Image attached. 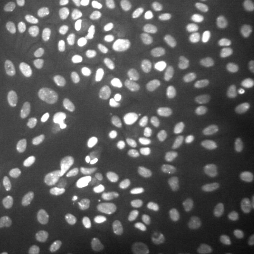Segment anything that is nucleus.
Listing matches in <instances>:
<instances>
[{
    "instance_id": "obj_15",
    "label": "nucleus",
    "mask_w": 254,
    "mask_h": 254,
    "mask_svg": "<svg viewBox=\"0 0 254 254\" xmlns=\"http://www.w3.org/2000/svg\"><path fill=\"white\" fill-rule=\"evenodd\" d=\"M190 64V52L187 49H183L176 59L175 68L173 69V72L170 74L173 76L174 79L186 78L189 74Z\"/></svg>"
},
{
    "instance_id": "obj_14",
    "label": "nucleus",
    "mask_w": 254,
    "mask_h": 254,
    "mask_svg": "<svg viewBox=\"0 0 254 254\" xmlns=\"http://www.w3.org/2000/svg\"><path fill=\"white\" fill-rule=\"evenodd\" d=\"M79 59L73 51H64L59 55L57 59V65L59 69L65 74H72L78 67Z\"/></svg>"
},
{
    "instance_id": "obj_5",
    "label": "nucleus",
    "mask_w": 254,
    "mask_h": 254,
    "mask_svg": "<svg viewBox=\"0 0 254 254\" xmlns=\"http://www.w3.org/2000/svg\"><path fill=\"white\" fill-rule=\"evenodd\" d=\"M14 198L15 203L22 213L30 214L33 211L35 206L36 194L29 182L22 181L19 183L15 188Z\"/></svg>"
},
{
    "instance_id": "obj_10",
    "label": "nucleus",
    "mask_w": 254,
    "mask_h": 254,
    "mask_svg": "<svg viewBox=\"0 0 254 254\" xmlns=\"http://www.w3.org/2000/svg\"><path fill=\"white\" fill-rule=\"evenodd\" d=\"M107 159L111 168L119 173H128L132 169V161L126 153L114 150L109 152Z\"/></svg>"
},
{
    "instance_id": "obj_35",
    "label": "nucleus",
    "mask_w": 254,
    "mask_h": 254,
    "mask_svg": "<svg viewBox=\"0 0 254 254\" xmlns=\"http://www.w3.org/2000/svg\"><path fill=\"white\" fill-rule=\"evenodd\" d=\"M213 13L220 19H226L231 15V9L228 0H211Z\"/></svg>"
},
{
    "instance_id": "obj_21",
    "label": "nucleus",
    "mask_w": 254,
    "mask_h": 254,
    "mask_svg": "<svg viewBox=\"0 0 254 254\" xmlns=\"http://www.w3.org/2000/svg\"><path fill=\"white\" fill-rule=\"evenodd\" d=\"M207 125L214 135L218 138L225 140L230 136V129L227 124L217 115H211L207 119Z\"/></svg>"
},
{
    "instance_id": "obj_11",
    "label": "nucleus",
    "mask_w": 254,
    "mask_h": 254,
    "mask_svg": "<svg viewBox=\"0 0 254 254\" xmlns=\"http://www.w3.org/2000/svg\"><path fill=\"white\" fill-rule=\"evenodd\" d=\"M103 69V61L96 55L90 56L84 64V77L90 84H94L100 78L101 71Z\"/></svg>"
},
{
    "instance_id": "obj_50",
    "label": "nucleus",
    "mask_w": 254,
    "mask_h": 254,
    "mask_svg": "<svg viewBox=\"0 0 254 254\" xmlns=\"http://www.w3.org/2000/svg\"><path fill=\"white\" fill-rule=\"evenodd\" d=\"M149 9L154 13H159L161 11V0H144Z\"/></svg>"
},
{
    "instance_id": "obj_22",
    "label": "nucleus",
    "mask_w": 254,
    "mask_h": 254,
    "mask_svg": "<svg viewBox=\"0 0 254 254\" xmlns=\"http://www.w3.org/2000/svg\"><path fill=\"white\" fill-rule=\"evenodd\" d=\"M203 33V27L197 21H190L184 25L179 31V37L185 41L196 40Z\"/></svg>"
},
{
    "instance_id": "obj_49",
    "label": "nucleus",
    "mask_w": 254,
    "mask_h": 254,
    "mask_svg": "<svg viewBox=\"0 0 254 254\" xmlns=\"http://www.w3.org/2000/svg\"><path fill=\"white\" fill-rule=\"evenodd\" d=\"M228 198L234 203L238 202V201L242 200V198H243V191L239 188H233L231 190L229 191V197Z\"/></svg>"
},
{
    "instance_id": "obj_1",
    "label": "nucleus",
    "mask_w": 254,
    "mask_h": 254,
    "mask_svg": "<svg viewBox=\"0 0 254 254\" xmlns=\"http://www.w3.org/2000/svg\"><path fill=\"white\" fill-rule=\"evenodd\" d=\"M76 192L82 200L98 208H107L114 203L117 191L110 182L96 175H85L76 184Z\"/></svg>"
},
{
    "instance_id": "obj_3",
    "label": "nucleus",
    "mask_w": 254,
    "mask_h": 254,
    "mask_svg": "<svg viewBox=\"0 0 254 254\" xmlns=\"http://www.w3.org/2000/svg\"><path fill=\"white\" fill-rule=\"evenodd\" d=\"M9 135L12 147L20 153H27L31 149V137L28 129L19 120H12L9 124Z\"/></svg>"
},
{
    "instance_id": "obj_52",
    "label": "nucleus",
    "mask_w": 254,
    "mask_h": 254,
    "mask_svg": "<svg viewBox=\"0 0 254 254\" xmlns=\"http://www.w3.org/2000/svg\"><path fill=\"white\" fill-rule=\"evenodd\" d=\"M247 239H248V243L251 246V248H253L254 250V227L251 229L247 235Z\"/></svg>"
},
{
    "instance_id": "obj_44",
    "label": "nucleus",
    "mask_w": 254,
    "mask_h": 254,
    "mask_svg": "<svg viewBox=\"0 0 254 254\" xmlns=\"http://www.w3.org/2000/svg\"><path fill=\"white\" fill-rule=\"evenodd\" d=\"M243 17L250 23H254V0H243L240 5Z\"/></svg>"
},
{
    "instance_id": "obj_2",
    "label": "nucleus",
    "mask_w": 254,
    "mask_h": 254,
    "mask_svg": "<svg viewBox=\"0 0 254 254\" xmlns=\"http://www.w3.org/2000/svg\"><path fill=\"white\" fill-rule=\"evenodd\" d=\"M225 98L232 104H248L254 101V77H236L228 84Z\"/></svg>"
},
{
    "instance_id": "obj_31",
    "label": "nucleus",
    "mask_w": 254,
    "mask_h": 254,
    "mask_svg": "<svg viewBox=\"0 0 254 254\" xmlns=\"http://www.w3.org/2000/svg\"><path fill=\"white\" fill-rule=\"evenodd\" d=\"M142 156L149 167H155L160 162V155L157 149L152 143H145L142 146Z\"/></svg>"
},
{
    "instance_id": "obj_7",
    "label": "nucleus",
    "mask_w": 254,
    "mask_h": 254,
    "mask_svg": "<svg viewBox=\"0 0 254 254\" xmlns=\"http://www.w3.org/2000/svg\"><path fill=\"white\" fill-rule=\"evenodd\" d=\"M62 220V212L58 204L52 203L46 209L45 217L41 224V233L45 237L54 235L60 227Z\"/></svg>"
},
{
    "instance_id": "obj_46",
    "label": "nucleus",
    "mask_w": 254,
    "mask_h": 254,
    "mask_svg": "<svg viewBox=\"0 0 254 254\" xmlns=\"http://www.w3.org/2000/svg\"><path fill=\"white\" fill-rule=\"evenodd\" d=\"M180 0H161V10L165 12H173L179 8Z\"/></svg>"
},
{
    "instance_id": "obj_24",
    "label": "nucleus",
    "mask_w": 254,
    "mask_h": 254,
    "mask_svg": "<svg viewBox=\"0 0 254 254\" xmlns=\"http://www.w3.org/2000/svg\"><path fill=\"white\" fill-rule=\"evenodd\" d=\"M223 246L227 249L230 253L234 254H244V246L240 237L235 232H227L223 236Z\"/></svg>"
},
{
    "instance_id": "obj_32",
    "label": "nucleus",
    "mask_w": 254,
    "mask_h": 254,
    "mask_svg": "<svg viewBox=\"0 0 254 254\" xmlns=\"http://www.w3.org/2000/svg\"><path fill=\"white\" fill-rule=\"evenodd\" d=\"M172 111L177 117H184L190 115L194 109L192 102L187 99H176L172 104Z\"/></svg>"
},
{
    "instance_id": "obj_33",
    "label": "nucleus",
    "mask_w": 254,
    "mask_h": 254,
    "mask_svg": "<svg viewBox=\"0 0 254 254\" xmlns=\"http://www.w3.org/2000/svg\"><path fill=\"white\" fill-rule=\"evenodd\" d=\"M175 85V79L171 74L165 73L158 76L154 81V89L160 94H165L172 91Z\"/></svg>"
},
{
    "instance_id": "obj_28",
    "label": "nucleus",
    "mask_w": 254,
    "mask_h": 254,
    "mask_svg": "<svg viewBox=\"0 0 254 254\" xmlns=\"http://www.w3.org/2000/svg\"><path fill=\"white\" fill-rule=\"evenodd\" d=\"M142 119L146 127H160L166 122V115L161 110L153 109L148 110Z\"/></svg>"
},
{
    "instance_id": "obj_25",
    "label": "nucleus",
    "mask_w": 254,
    "mask_h": 254,
    "mask_svg": "<svg viewBox=\"0 0 254 254\" xmlns=\"http://www.w3.org/2000/svg\"><path fill=\"white\" fill-rule=\"evenodd\" d=\"M221 167L224 172L237 176H241L245 173V167L241 160L235 155H229L223 159Z\"/></svg>"
},
{
    "instance_id": "obj_51",
    "label": "nucleus",
    "mask_w": 254,
    "mask_h": 254,
    "mask_svg": "<svg viewBox=\"0 0 254 254\" xmlns=\"http://www.w3.org/2000/svg\"><path fill=\"white\" fill-rule=\"evenodd\" d=\"M120 254H133L134 251L128 246V243H126L124 245L118 247Z\"/></svg>"
},
{
    "instance_id": "obj_45",
    "label": "nucleus",
    "mask_w": 254,
    "mask_h": 254,
    "mask_svg": "<svg viewBox=\"0 0 254 254\" xmlns=\"http://www.w3.org/2000/svg\"><path fill=\"white\" fill-rule=\"evenodd\" d=\"M98 233H99V229H98L97 226L93 225V226L89 228V229L85 232V234L83 235V237H82V243L85 244V245L91 244V243L95 240V238L97 237V236H98Z\"/></svg>"
},
{
    "instance_id": "obj_40",
    "label": "nucleus",
    "mask_w": 254,
    "mask_h": 254,
    "mask_svg": "<svg viewBox=\"0 0 254 254\" xmlns=\"http://www.w3.org/2000/svg\"><path fill=\"white\" fill-rule=\"evenodd\" d=\"M164 40L157 38L149 47V56L153 63H158L163 56Z\"/></svg>"
},
{
    "instance_id": "obj_26",
    "label": "nucleus",
    "mask_w": 254,
    "mask_h": 254,
    "mask_svg": "<svg viewBox=\"0 0 254 254\" xmlns=\"http://www.w3.org/2000/svg\"><path fill=\"white\" fill-rule=\"evenodd\" d=\"M151 69L148 66H142L136 70L134 74V84L138 91H146L150 87Z\"/></svg>"
},
{
    "instance_id": "obj_20",
    "label": "nucleus",
    "mask_w": 254,
    "mask_h": 254,
    "mask_svg": "<svg viewBox=\"0 0 254 254\" xmlns=\"http://www.w3.org/2000/svg\"><path fill=\"white\" fill-rule=\"evenodd\" d=\"M31 8L28 4L20 3L10 9L7 19L11 24H24L31 15Z\"/></svg>"
},
{
    "instance_id": "obj_27",
    "label": "nucleus",
    "mask_w": 254,
    "mask_h": 254,
    "mask_svg": "<svg viewBox=\"0 0 254 254\" xmlns=\"http://www.w3.org/2000/svg\"><path fill=\"white\" fill-rule=\"evenodd\" d=\"M35 56L38 64L42 67H46L52 62L53 52L49 45L46 43H41L37 46Z\"/></svg>"
},
{
    "instance_id": "obj_36",
    "label": "nucleus",
    "mask_w": 254,
    "mask_h": 254,
    "mask_svg": "<svg viewBox=\"0 0 254 254\" xmlns=\"http://www.w3.org/2000/svg\"><path fill=\"white\" fill-rule=\"evenodd\" d=\"M162 143L165 149L171 153H179L183 149V141L179 136L174 134H167L162 138Z\"/></svg>"
},
{
    "instance_id": "obj_48",
    "label": "nucleus",
    "mask_w": 254,
    "mask_h": 254,
    "mask_svg": "<svg viewBox=\"0 0 254 254\" xmlns=\"http://www.w3.org/2000/svg\"><path fill=\"white\" fill-rule=\"evenodd\" d=\"M138 0H120L119 9L121 11H130L136 8Z\"/></svg>"
},
{
    "instance_id": "obj_30",
    "label": "nucleus",
    "mask_w": 254,
    "mask_h": 254,
    "mask_svg": "<svg viewBox=\"0 0 254 254\" xmlns=\"http://www.w3.org/2000/svg\"><path fill=\"white\" fill-rule=\"evenodd\" d=\"M90 105V100L86 95H78L73 99L68 106V111L70 114L73 116L81 115L83 114Z\"/></svg>"
},
{
    "instance_id": "obj_42",
    "label": "nucleus",
    "mask_w": 254,
    "mask_h": 254,
    "mask_svg": "<svg viewBox=\"0 0 254 254\" xmlns=\"http://www.w3.org/2000/svg\"><path fill=\"white\" fill-rule=\"evenodd\" d=\"M219 211L225 215H236L240 212L241 208L231 201L228 197H222L218 203Z\"/></svg>"
},
{
    "instance_id": "obj_18",
    "label": "nucleus",
    "mask_w": 254,
    "mask_h": 254,
    "mask_svg": "<svg viewBox=\"0 0 254 254\" xmlns=\"http://www.w3.org/2000/svg\"><path fill=\"white\" fill-rule=\"evenodd\" d=\"M208 140L205 136L196 137L191 147L190 160L193 164H199L204 159L208 151Z\"/></svg>"
},
{
    "instance_id": "obj_4",
    "label": "nucleus",
    "mask_w": 254,
    "mask_h": 254,
    "mask_svg": "<svg viewBox=\"0 0 254 254\" xmlns=\"http://www.w3.org/2000/svg\"><path fill=\"white\" fill-rule=\"evenodd\" d=\"M39 138L46 150L52 154H60L65 148L63 135L55 127L49 125H43L39 129Z\"/></svg>"
},
{
    "instance_id": "obj_16",
    "label": "nucleus",
    "mask_w": 254,
    "mask_h": 254,
    "mask_svg": "<svg viewBox=\"0 0 254 254\" xmlns=\"http://www.w3.org/2000/svg\"><path fill=\"white\" fill-rule=\"evenodd\" d=\"M11 55L14 61L23 68H29L33 64L30 48L24 43H17L12 46Z\"/></svg>"
},
{
    "instance_id": "obj_47",
    "label": "nucleus",
    "mask_w": 254,
    "mask_h": 254,
    "mask_svg": "<svg viewBox=\"0 0 254 254\" xmlns=\"http://www.w3.org/2000/svg\"><path fill=\"white\" fill-rule=\"evenodd\" d=\"M32 3L39 13H46L50 9V0H32Z\"/></svg>"
},
{
    "instance_id": "obj_8",
    "label": "nucleus",
    "mask_w": 254,
    "mask_h": 254,
    "mask_svg": "<svg viewBox=\"0 0 254 254\" xmlns=\"http://www.w3.org/2000/svg\"><path fill=\"white\" fill-rule=\"evenodd\" d=\"M133 235L132 228L126 224H116L110 228L107 234V243L113 248L128 243Z\"/></svg>"
},
{
    "instance_id": "obj_12",
    "label": "nucleus",
    "mask_w": 254,
    "mask_h": 254,
    "mask_svg": "<svg viewBox=\"0 0 254 254\" xmlns=\"http://www.w3.org/2000/svg\"><path fill=\"white\" fill-rule=\"evenodd\" d=\"M127 213L137 222L145 224L150 220V212L136 197H130L127 202Z\"/></svg>"
},
{
    "instance_id": "obj_34",
    "label": "nucleus",
    "mask_w": 254,
    "mask_h": 254,
    "mask_svg": "<svg viewBox=\"0 0 254 254\" xmlns=\"http://www.w3.org/2000/svg\"><path fill=\"white\" fill-rule=\"evenodd\" d=\"M137 61V53L135 50L128 49L122 52L118 57L117 64L123 70H130Z\"/></svg>"
},
{
    "instance_id": "obj_37",
    "label": "nucleus",
    "mask_w": 254,
    "mask_h": 254,
    "mask_svg": "<svg viewBox=\"0 0 254 254\" xmlns=\"http://www.w3.org/2000/svg\"><path fill=\"white\" fill-rule=\"evenodd\" d=\"M74 239L73 236H63L58 238L54 251L57 254H70L73 251Z\"/></svg>"
},
{
    "instance_id": "obj_38",
    "label": "nucleus",
    "mask_w": 254,
    "mask_h": 254,
    "mask_svg": "<svg viewBox=\"0 0 254 254\" xmlns=\"http://www.w3.org/2000/svg\"><path fill=\"white\" fill-rule=\"evenodd\" d=\"M183 11L187 16L192 18L200 19L203 17L205 14V9L197 3L190 0L186 1L183 4Z\"/></svg>"
},
{
    "instance_id": "obj_29",
    "label": "nucleus",
    "mask_w": 254,
    "mask_h": 254,
    "mask_svg": "<svg viewBox=\"0 0 254 254\" xmlns=\"http://www.w3.org/2000/svg\"><path fill=\"white\" fill-rule=\"evenodd\" d=\"M116 100L121 105H127L131 100V86L127 79H121L116 85Z\"/></svg>"
},
{
    "instance_id": "obj_41",
    "label": "nucleus",
    "mask_w": 254,
    "mask_h": 254,
    "mask_svg": "<svg viewBox=\"0 0 254 254\" xmlns=\"http://www.w3.org/2000/svg\"><path fill=\"white\" fill-rule=\"evenodd\" d=\"M228 55L227 47L225 46H215L213 47L207 54V60L211 64H217L224 60Z\"/></svg>"
},
{
    "instance_id": "obj_13",
    "label": "nucleus",
    "mask_w": 254,
    "mask_h": 254,
    "mask_svg": "<svg viewBox=\"0 0 254 254\" xmlns=\"http://www.w3.org/2000/svg\"><path fill=\"white\" fill-rule=\"evenodd\" d=\"M100 26L99 19L91 13L84 14L76 19L74 23V30L77 34L85 36L96 31Z\"/></svg>"
},
{
    "instance_id": "obj_9",
    "label": "nucleus",
    "mask_w": 254,
    "mask_h": 254,
    "mask_svg": "<svg viewBox=\"0 0 254 254\" xmlns=\"http://www.w3.org/2000/svg\"><path fill=\"white\" fill-rule=\"evenodd\" d=\"M119 34L124 40L133 39L139 28V21L134 14H126L119 19Z\"/></svg>"
},
{
    "instance_id": "obj_53",
    "label": "nucleus",
    "mask_w": 254,
    "mask_h": 254,
    "mask_svg": "<svg viewBox=\"0 0 254 254\" xmlns=\"http://www.w3.org/2000/svg\"><path fill=\"white\" fill-rule=\"evenodd\" d=\"M249 169H250V172L254 175V159H253V160L251 161L250 166H249Z\"/></svg>"
},
{
    "instance_id": "obj_39",
    "label": "nucleus",
    "mask_w": 254,
    "mask_h": 254,
    "mask_svg": "<svg viewBox=\"0 0 254 254\" xmlns=\"http://www.w3.org/2000/svg\"><path fill=\"white\" fill-rule=\"evenodd\" d=\"M195 95H196L197 99L200 101L203 106H205L207 108L215 107L218 102L217 97L213 93H211L210 91L202 87H198L195 90Z\"/></svg>"
},
{
    "instance_id": "obj_6",
    "label": "nucleus",
    "mask_w": 254,
    "mask_h": 254,
    "mask_svg": "<svg viewBox=\"0 0 254 254\" xmlns=\"http://www.w3.org/2000/svg\"><path fill=\"white\" fill-rule=\"evenodd\" d=\"M221 189V177L217 172L210 171L200 178L198 190L200 197L207 200H214L218 197Z\"/></svg>"
},
{
    "instance_id": "obj_17",
    "label": "nucleus",
    "mask_w": 254,
    "mask_h": 254,
    "mask_svg": "<svg viewBox=\"0 0 254 254\" xmlns=\"http://www.w3.org/2000/svg\"><path fill=\"white\" fill-rule=\"evenodd\" d=\"M165 30L166 28L162 22L154 17H150L144 23L142 34L147 41H154L164 34Z\"/></svg>"
},
{
    "instance_id": "obj_19",
    "label": "nucleus",
    "mask_w": 254,
    "mask_h": 254,
    "mask_svg": "<svg viewBox=\"0 0 254 254\" xmlns=\"http://www.w3.org/2000/svg\"><path fill=\"white\" fill-rule=\"evenodd\" d=\"M49 36L54 44L64 48H74L77 46L76 38L63 29L55 28L51 30Z\"/></svg>"
},
{
    "instance_id": "obj_43",
    "label": "nucleus",
    "mask_w": 254,
    "mask_h": 254,
    "mask_svg": "<svg viewBox=\"0 0 254 254\" xmlns=\"http://www.w3.org/2000/svg\"><path fill=\"white\" fill-rule=\"evenodd\" d=\"M230 74L224 69H216L211 71L208 74L209 82L215 85H221L228 81Z\"/></svg>"
},
{
    "instance_id": "obj_23",
    "label": "nucleus",
    "mask_w": 254,
    "mask_h": 254,
    "mask_svg": "<svg viewBox=\"0 0 254 254\" xmlns=\"http://www.w3.org/2000/svg\"><path fill=\"white\" fill-rule=\"evenodd\" d=\"M88 126H89L88 120L85 118H80V117L70 119L66 124V127H67L69 133L76 138H81L86 135L87 130H88Z\"/></svg>"
}]
</instances>
